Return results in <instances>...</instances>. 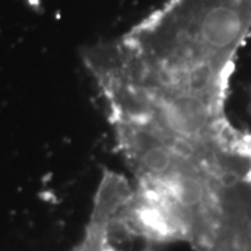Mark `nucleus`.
I'll use <instances>...</instances> for the list:
<instances>
[{"label":"nucleus","mask_w":251,"mask_h":251,"mask_svg":"<svg viewBox=\"0 0 251 251\" xmlns=\"http://www.w3.org/2000/svg\"><path fill=\"white\" fill-rule=\"evenodd\" d=\"M251 31V0H168L125 34L84 50L106 112L165 141L208 145L234 133L226 97Z\"/></svg>","instance_id":"1"},{"label":"nucleus","mask_w":251,"mask_h":251,"mask_svg":"<svg viewBox=\"0 0 251 251\" xmlns=\"http://www.w3.org/2000/svg\"><path fill=\"white\" fill-rule=\"evenodd\" d=\"M130 191V181L116 172L102 175L88 221L80 240L70 251H127L117 244V216ZM135 251H156L151 247Z\"/></svg>","instance_id":"2"},{"label":"nucleus","mask_w":251,"mask_h":251,"mask_svg":"<svg viewBox=\"0 0 251 251\" xmlns=\"http://www.w3.org/2000/svg\"><path fill=\"white\" fill-rule=\"evenodd\" d=\"M190 247L194 251H251V190L222 198Z\"/></svg>","instance_id":"3"}]
</instances>
